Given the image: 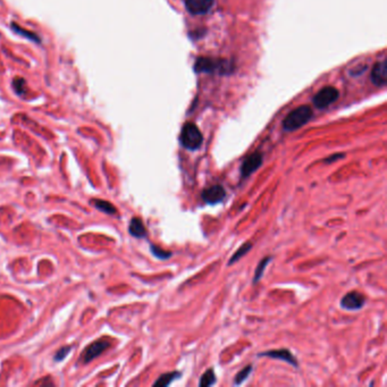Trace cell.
Masks as SVG:
<instances>
[{
    "label": "cell",
    "mask_w": 387,
    "mask_h": 387,
    "mask_svg": "<svg viewBox=\"0 0 387 387\" xmlns=\"http://www.w3.org/2000/svg\"><path fill=\"white\" fill-rule=\"evenodd\" d=\"M312 117V110L308 106H300L286 116L283 122V129L285 131H295L305 125Z\"/></svg>",
    "instance_id": "6da1fadb"
},
{
    "label": "cell",
    "mask_w": 387,
    "mask_h": 387,
    "mask_svg": "<svg viewBox=\"0 0 387 387\" xmlns=\"http://www.w3.org/2000/svg\"><path fill=\"white\" fill-rule=\"evenodd\" d=\"M181 143L187 150H198L202 144L203 137L200 130L193 123L184 124L181 132Z\"/></svg>",
    "instance_id": "7a4b0ae2"
},
{
    "label": "cell",
    "mask_w": 387,
    "mask_h": 387,
    "mask_svg": "<svg viewBox=\"0 0 387 387\" xmlns=\"http://www.w3.org/2000/svg\"><path fill=\"white\" fill-rule=\"evenodd\" d=\"M194 69H196L198 73L201 72L227 73L231 70V65H228L225 60H217L213 58H199L196 62Z\"/></svg>",
    "instance_id": "3957f363"
},
{
    "label": "cell",
    "mask_w": 387,
    "mask_h": 387,
    "mask_svg": "<svg viewBox=\"0 0 387 387\" xmlns=\"http://www.w3.org/2000/svg\"><path fill=\"white\" fill-rule=\"evenodd\" d=\"M338 91L334 86H326L316 94L314 98V103L317 108H326L333 102H335L338 98Z\"/></svg>",
    "instance_id": "277c9868"
},
{
    "label": "cell",
    "mask_w": 387,
    "mask_h": 387,
    "mask_svg": "<svg viewBox=\"0 0 387 387\" xmlns=\"http://www.w3.org/2000/svg\"><path fill=\"white\" fill-rule=\"evenodd\" d=\"M366 301L367 299L365 295L359 293V292L356 291L349 292V293L345 294L341 300V307L349 311L360 310V309L365 305Z\"/></svg>",
    "instance_id": "5b68a950"
},
{
    "label": "cell",
    "mask_w": 387,
    "mask_h": 387,
    "mask_svg": "<svg viewBox=\"0 0 387 387\" xmlns=\"http://www.w3.org/2000/svg\"><path fill=\"white\" fill-rule=\"evenodd\" d=\"M109 346H110V343L108 341H102V339H100V341H96L85 349V351H84L82 356H81V361H82L83 363L91 362L92 360L98 358L101 353L105 352L106 350L109 348Z\"/></svg>",
    "instance_id": "8992f818"
},
{
    "label": "cell",
    "mask_w": 387,
    "mask_h": 387,
    "mask_svg": "<svg viewBox=\"0 0 387 387\" xmlns=\"http://www.w3.org/2000/svg\"><path fill=\"white\" fill-rule=\"evenodd\" d=\"M226 192L221 185H213V186L204 188L201 193L203 201L208 204H217L224 200Z\"/></svg>",
    "instance_id": "52a82bcc"
},
{
    "label": "cell",
    "mask_w": 387,
    "mask_h": 387,
    "mask_svg": "<svg viewBox=\"0 0 387 387\" xmlns=\"http://www.w3.org/2000/svg\"><path fill=\"white\" fill-rule=\"evenodd\" d=\"M262 165V154L260 152H254L245 158L241 166V175L243 178H247L250 176L251 174H253L255 170L258 169Z\"/></svg>",
    "instance_id": "ba28073f"
},
{
    "label": "cell",
    "mask_w": 387,
    "mask_h": 387,
    "mask_svg": "<svg viewBox=\"0 0 387 387\" xmlns=\"http://www.w3.org/2000/svg\"><path fill=\"white\" fill-rule=\"evenodd\" d=\"M214 0H186L185 6L186 9L193 15L206 14L213 7Z\"/></svg>",
    "instance_id": "9c48e42d"
},
{
    "label": "cell",
    "mask_w": 387,
    "mask_h": 387,
    "mask_svg": "<svg viewBox=\"0 0 387 387\" xmlns=\"http://www.w3.org/2000/svg\"><path fill=\"white\" fill-rule=\"evenodd\" d=\"M261 356H269V358H272V359H278V360H283V361L289 363L291 366L293 367H298L299 363H298V360L294 358V355L292 354L291 352L288 351V350L286 349H282V350H271V351H266V352H262L261 354H259Z\"/></svg>",
    "instance_id": "30bf717a"
},
{
    "label": "cell",
    "mask_w": 387,
    "mask_h": 387,
    "mask_svg": "<svg viewBox=\"0 0 387 387\" xmlns=\"http://www.w3.org/2000/svg\"><path fill=\"white\" fill-rule=\"evenodd\" d=\"M371 81L375 85L384 86L387 81V63L386 60L375 64L371 72Z\"/></svg>",
    "instance_id": "8fae6325"
},
{
    "label": "cell",
    "mask_w": 387,
    "mask_h": 387,
    "mask_svg": "<svg viewBox=\"0 0 387 387\" xmlns=\"http://www.w3.org/2000/svg\"><path fill=\"white\" fill-rule=\"evenodd\" d=\"M129 232L132 236L137 237V238L146 237V235H147V230H146V227H144L143 221L137 217H134L131 219Z\"/></svg>",
    "instance_id": "7c38bea8"
},
{
    "label": "cell",
    "mask_w": 387,
    "mask_h": 387,
    "mask_svg": "<svg viewBox=\"0 0 387 387\" xmlns=\"http://www.w3.org/2000/svg\"><path fill=\"white\" fill-rule=\"evenodd\" d=\"M178 377H181V372H178V371L164 373V375H161L159 378H158L156 382H154L153 386H156V387H166V386L169 385V384L173 383L174 380H176Z\"/></svg>",
    "instance_id": "4fadbf2b"
},
{
    "label": "cell",
    "mask_w": 387,
    "mask_h": 387,
    "mask_svg": "<svg viewBox=\"0 0 387 387\" xmlns=\"http://www.w3.org/2000/svg\"><path fill=\"white\" fill-rule=\"evenodd\" d=\"M91 203H92L93 206L97 208V209L102 211V213H105L107 215H115L117 213V209L114 207V204L108 202V201L100 200V199H93L92 201H91Z\"/></svg>",
    "instance_id": "5bb4252c"
},
{
    "label": "cell",
    "mask_w": 387,
    "mask_h": 387,
    "mask_svg": "<svg viewBox=\"0 0 387 387\" xmlns=\"http://www.w3.org/2000/svg\"><path fill=\"white\" fill-rule=\"evenodd\" d=\"M215 382H216V376H215L214 370L209 369V370H207V371L204 372L202 376H201L199 385L201 387H208V386L214 385Z\"/></svg>",
    "instance_id": "9a60e30c"
},
{
    "label": "cell",
    "mask_w": 387,
    "mask_h": 387,
    "mask_svg": "<svg viewBox=\"0 0 387 387\" xmlns=\"http://www.w3.org/2000/svg\"><path fill=\"white\" fill-rule=\"evenodd\" d=\"M251 248H252V244L250 243V242H247V243H244L240 249H238L236 252H235L233 257L231 258L230 262H228V265H232V264H234V262H236L238 259H241L242 257H243V255L247 254L248 252L250 251Z\"/></svg>",
    "instance_id": "2e32d148"
},
{
    "label": "cell",
    "mask_w": 387,
    "mask_h": 387,
    "mask_svg": "<svg viewBox=\"0 0 387 387\" xmlns=\"http://www.w3.org/2000/svg\"><path fill=\"white\" fill-rule=\"evenodd\" d=\"M271 260V257H266L262 259V260L259 262L257 269H255V274H254V278H253V283H257L261 279L262 275H264V271H265V268L266 266H267L269 262Z\"/></svg>",
    "instance_id": "e0dca14e"
},
{
    "label": "cell",
    "mask_w": 387,
    "mask_h": 387,
    "mask_svg": "<svg viewBox=\"0 0 387 387\" xmlns=\"http://www.w3.org/2000/svg\"><path fill=\"white\" fill-rule=\"evenodd\" d=\"M150 251H151V253L154 255V257L160 259V260H166V259L171 257V252L165 251V250H163V249H160L159 247H157V245H154V244L150 245Z\"/></svg>",
    "instance_id": "ac0fdd59"
},
{
    "label": "cell",
    "mask_w": 387,
    "mask_h": 387,
    "mask_svg": "<svg viewBox=\"0 0 387 387\" xmlns=\"http://www.w3.org/2000/svg\"><path fill=\"white\" fill-rule=\"evenodd\" d=\"M252 371V366H248L245 367L244 369H242L240 372L237 373L236 377H235V385H240L244 382L245 379L248 378L249 375H250V372Z\"/></svg>",
    "instance_id": "d6986e66"
},
{
    "label": "cell",
    "mask_w": 387,
    "mask_h": 387,
    "mask_svg": "<svg viewBox=\"0 0 387 387\" xmlns=\"http://www.w3.org/2000/svg\"><path fill=\"white\" fill-rule=\"evenodd\" d=\"M70 350H72V346H64V348L60 349L59 351L57 352V354L55 355L56 361H62V360L65 359V356L68 355Z\"/></svg>",
    "instance_id": "ffe728a7"
},
{
    "label": "cell",
    "mask_w": 387,
    "mask_h": 387,
    "mask_svg": "<svg viewBox=\"0 0 387 387\" xmlns=\"http://www.w3.org/2000/svg\"><path fill=\"white\" fill-rule=\"evenodd\" d=\"M341 158H344V154H343V153H336V154H334V156H331V157L326 158L325 163L326 164L334 163V161H336V159H341Z\"/></svg>",
    "instance_id": "44dd1931"
}]
</instances>
